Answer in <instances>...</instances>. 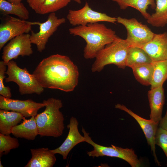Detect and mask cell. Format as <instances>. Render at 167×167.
I'll list each match as a JSON object with an SVG mask.
<instances>
[{"mask_svg": "<svg viewBox=\"0 0 167 167\" xmlns=\"http://www.w3.org/2000/svg\"><path fill=\"white\" fill-rule=\"evenodd\" d=\"M33 74L43 88L73 91L78 83L77 66L66 56L53 55L43 59Z\"/></svg>", "mask_w": 167, "mask_h": 167, "instance_id": "obj_1", "label": "cell"}, {"mask_svg": "<svg viewBox=\"0 0 167 167\" xmlns=\"http://www.w3.org/2000/svg\"><path fill=\"white\" fill-rule=\"evenodd\" d=\"M69 31L71 34L80 36L85 41L84 57L86 59L95 58L106 45L118 37L115 31L99 22L76 26Z\"/></svg>", "mask_w": 167, "mask_h": 167, "instance_id": "obj_2", "label": "cell"}, {"mask_svg": "<svg viewBox=\"0 0 167 167\" xmlns=\"http://www.w3.org/2000/svg\"><path fill=\"white\" fill-rule=\"evenodd\" d=\"M42 102L45 110L35 116L39 135L41 137L61 136L65 128L64 116L60 110L63 106L62 101L50 98Z\"/></svg>", "mask_w": 167, "mask_h": 167, "instance_id": "obj_3", "label": "cell"}, {"mask_svg": "<svg viewBox=\"0 0 167 167\" xmlns=\"http://www.w3.org/2000/svg\"><path fill=\"white\" fill-rule=\"evenodd\" d=\"M130 46L126 39L118 36L98 53L92 65V72H100L105 66L111 64L115 65L118 68L124 69L126 67V59Z\"/></svg>", "mask_w": 167, "mask_h": 167, "instance_id": "obj_4", "label": "cell"}, {"mask_svg": "<svg viewBox=\"0 0 167 167\" xmlns=\"http://www.w3.org/2000/svg\"><path fill=\"white\" fill-rule=\"evenodd\" d=\"M7 68L6 74L8 76L5 78L6 82H13L19 86L22 95L36 93L41 94L44 91L43 88L35 76L30 74L26 68H21L12 60L6 64Z\"/></svg>", "mask_w": 167, "mask_h": 167, "instance_id": "obj_5", "label": "cell"}, {"mask_svg": "<svg viewBox=\"0 0 167 167\" xmlns=\"http://www.w3.org/2000/svg\"><path fill=\"white\" fill-rule=\"evenodd\" d=\"M82 132L84 134V142L91 145L93 149L87 152L89 156L99 157L107 156L115 157L122 159L126 161L132 167H139L142 163L132 148H123L111 145V146L106 147L98 144L94 142L82 127Z\"/></svg>", "mask_w": 167, "mask_h": 167, "instance_id": "obj_6", "label": "cell"}, {"mask_svg": "<svg viewBox=\"0 0 167 167\" xmlns=\"http://www.w3.org/2000/svg\"><path fill=\"white\" fill-rule=\"evenodd\" d=\"M117 22L126 28L127 32L126 40L131 46L141 48L152 39L155 33L146 25L135 18L128 19L118 16Z\"/></svg>", "mask_w": 167, "mask_h": 167, "instance_id": "obj_7", "label": "cell"}, {"mask_svg": "<svg viewBox=\"0 0 167 167\" xmlns=\"http://www.w3.org/2000/svg\"><path fill=\"white\" fill-rule=\"evenodd\" d=\"M66 18L70 24L73 26L85 25L100 22L113 24L117 22V18L92 10L87 2L84 6L79 9L69 10Z\"/></svg>", "mask_w": 167, "mask_h": 167, "instance_id": "obj_8", "label": "cell"}, {"mask_svg": "<svg viewBox=\"0 0 167 167\" xmlns=\"http://www.w3.org/2000/svg\"><path fill=\"white\" fill-rule=\"evenodd\" d=\"M65 22V18H58L55 12L50 13L45 22H36V25L39 26V31L37 33L32 31L30 39L32 43L36 45L38 51L41 52L45 49L49 38Z\"/></svg>", "mask_w": 167, "mask_h": 167, "instance_id": "obj_9", "label": "cell"}, {"mask_svg": "<svg viewBox=\"0 0 167 167\" xmlns=\"http://www.w3.org/2000/svg\"><path fill=\"white\" fill-rule=\"evenodd\" d=\"M33 25H36V22L10 16L0 25V50L8 41L14 37L31 32Z\"/></svg>", "mask_w": 167, "mask_h": 167, "instance_id": "obj_10", "label": "cell"}, {"mask_svg": "<svg viewBox=\"0 0 167 167\" xmlns=\"http://www.w3.org/2000/svg\"><path fill=\"white\" fill-rule=\"evenodd\" d=\"M30 36L28 33L18 36L3 47L2 59L6 65L9 61L16 59L19 56H29L32 54Z\"/></svg>", "mask_w": 167, "mask_h": 167, "instance_id": "obj_11", "label": "cell"}, {"mask_svg": "<svg viewBox=\"0 0 167 167\" xmlns=\"http://www.w3.org/2000/svg\"><path fill=\"white\" fill-rule=\"evenodd\" d=\"M45 107L43 103H37L31 99L20 100L0 96V109L20 113L24 117L36 116L40 109Z\"/></svg>", "mask_w": 167, "mask_h": 167, "instance_id": "obj_12", "label": "cell"}, {"mask_svg": "<svg viewBox=\"0 0 167 167\" xmlns=\"http://www.w3.org/2000/svg\"><path fill=\"white\" fill-rule=\"evenodd\" d=\"M115 108L126 112L138 122L144 133L148 144L151 147L155 163L158 166H160L156 154L155 141V135L159 123L150 119L148 120L142 118L123 105L117 104L115 105Z\"/></svg>", "mask_w": 167, "mask_h": 167, "instance_id": "obj_13", "label": "cell"}, {"mask_svg": "<svg viewBox=\"0 0 167 167\" xmlns=\"http://www.w3.org/2000/svg\"><path fill=\"white\" fill-rule=\"evenodd\" d=\"M79 122L76 118L72 117L67 126L69 129L68 135L66 139L59 147L51 150L55 154L61 155L64 160L67 159V156L72 148L77 144L84 142V137L79 133L78 130Z\"/></svg>", "mask_w": 167, "mask_h": 167, "instance_id": "obj_14", "label": "cell"}, {"mask_svg": "<svg viewBox=\"0 0 167 167\" xmlns=\"http://www.w3.org/2000/svg\"><path fill=\"white\" fill-rule=\"evenodd\" d=\"M141 48L152 62L167 60V32L154 33L152 39Z\"/></svg>", "mask_w": 167, "mask_h": 167, "instance_id": "obj_15", "label": "cell"}, {"mask_svg": "<svg viewBox=\"0 0 167 167\" xmlns=\"http://www.w3.org/2000/svg\"><path fill=\"white\" fill-rule=\"evenodd\" d=\"M150 109V119L156 123L161 119L165 97L163 86L151 88L148 93Z\"/></svg>", "mask_w": 167, "mask_h": 167, "instance_id": "obj_16", "label": "cell"}, {"mask_svg": "<svg viewBox=\"0 0 167 167\" xmlns=\"http://www.w3.org/2000/svg\"><path fill=\"white\" fill-rule=\"evenodd\" d=\"M32 157L25 167H52L56 158L55 154L48 148L31 149Z\"/></svg>", "mask_w": 167, "mask_h": 167, "instance_id": "obj_17", "label": "cell"}, {"mask_svg": "<svg viewBox=\"0 0 167 167\" xmlns=\"http://www.w3.org/2000/svg\"><path fill=\"white\" fill-rule=\"evenodd\" d=\"M11 134L16 138H23L31 140H34L39 135L35 116H32L28 119L25 118L21 124L12 128Z\"/></svg>", "mask_w": 167, "mask_h": 167, "instance_id": "obj_18", "label": "cell"}, {"mask_svg": "<svg viewBox=\"0 0 167 167\" xmlns=\"http://www.w3.org/2000/svg\"><path fill=\"white\" fill-rule=\"evenodd\" d=\"M25 118L20 113L0 109V134L10 135L12 128Z\"/></svg>", "mask_w": 167, "mask_h": 167, "instance_id": "obj_19", "label": "cell"}, {"mask_svg": "<svg viewBox=\"0 0 167 167\" xmlns=\"http://www.w3.org/2000/svg\"><path fill=\"white\" fill-rule=\"evenodd\" d=\"M116 2L122 10H125L129 7L135 8L138 11L144 18L148 19L150 15L147 12L149 6L155 9L156 3L155 0H112Z\"/></svg>", "mask_w": 167, "mask_h": 167, "instance_id": "obj_20", "label": "cell"}, {"mask_svg": "<svg viewBox=\"0 0 167 167\" xmlns=\"http://www.w3.org/2000/svg\"><path fill=\"white\" fill-rule=\"evenodd\" d=\"M155 12L150 15L147 22L152 26L163 27L167 24V0H155Z\"/></svg>", "mask_w": 167, "mask_h": 167, "instance_id": "obj_21", "label": "cell"}, {"mask_svg": "<svg viewBox=\"0 0 167 167\" xmlns=\"http://www.w3.org/2000/svg\"><path fill=\"white\" fill-rule=\"evenodd\" d=\"M152 62L147 53L142 48L130 46L129 49L126 66L131 68Z\"/></svg>", "mask_w": 167, "mask_h": 167, "instance_id": "obj_22", "label": "cell"}, {"mask_svg": "<svg viewBox=\"0 0 167 167\" xmlns=\"http://www.w3.org/2000/svg\"><path fill=\"white\" fill-rule=\"evenodd\" d=\"M0 11L3 15H14L23 20H26L29 18V12L21 2L15 4L5 0H0Z\"/></svg>", "mask_w": 167, "mask_h": 167, "instance_id": "obj_23", "label": "cell"}, {"mask_svg": "<svg viewBox=\"0 0 167 167\" xmlns=\"http://www.w3.org/2000/svg\"><path fill=\"white\" fill-rule=\"evenodd\" d=\"M153 71L151 88L163 86L167 80V60L152 62Z\"/></svg>", "mask_w": 167, "mask_h": 167, "instance_id": "obj_24", "label": "cell"}, {"mask_svg": "<svg viewBox=\"0 0 167 167\" xmlns=\"http://www.w3.org/2000/svg\"><path fill=\"white\" fill-rule=\"evenodd\" d=\"M152 62L131 68L136 79L143 85L146 86L151 85L153 71Z\"/></svg>", "mask_w": 167, "mask_h": 167, "instance_id": "obj_25", "label": "cell"}, {"mask_svg": "<svg viewBox=\"0 0 167 167\" xmlns=\"http://www.w3.org/2000/svg\"><path fill=\"white\" fill-rule=\"evenodd\" d=\"M71 0H44L39 14L44 15L54 12L66 6Z\"/></svg>", "mask_w": 167, "mask_h": 167, "instance_id": "obj_26", "label": "cell"}, {"mask_svg": "<svg viewBox=\"0 0 167 167\" xmlns=\"http://www.w3.org/2000/svg\"><path fill=\"white\" fill-rule=\"evenodd\" d=\"M19 146L18 140L11 137L10 135L0 134V154L8 153L12 149L18 148Z\"/></svg>", "mask_w": 167, "mask_h": 167, "instance_id": "obj_27", "label": "cell"}, {"mask_svg": "<svg viewBox=\"0 0 167 167\" xmlns=\"http://www.w3.org/2000/svg\"><path fill=\"white\" fill-rule=\"evenodd\" d=\"M6 66L3 60L0 61V94L5 97L10 98L12 96L11 89L9 87L5 86L4 84Z\"/></svg>", "mask_w": 167, "mask_h": 167, "instance_id": "obj_28", "label": "cell"}, {"mask_svg": "<svg viewBox=\"0 0 167 167\" xmlns=\"http://www.w3.org/2000/svg\"><path fill=\"white\" fill-rule=\"evenodd\" d=\"M155 141V144L162 149L167 158V131L160 127H158Z\"/></svg>", "mask_w": 167, "mask_h": 167, "instance_id": "obj_29", "label": "cell"}, {"mask_svg": "<svg viewBox=\"0 0 167 167\" xmlns=\"http://www.w3.org/2000/svg\"><path fill=\"white\" fill-rule=\"evenodd\" d=\"M44 0H27L29 6L36 13L39 14L40 7Z\"/></svg>", "mask_w": 167, "mask_h": 167, "instance_id": "obj_30", "label": "cell"}, {"mask_svg": "<svg viewBox=\"0 0 167 167\" xmlns=\"http://www.w3.org/2000/svg\"><path fill=\"white\" fill-rule=\"evenodd\" d=\"M159 126L167 131V104L165 114L160 120Z\"/></svg>", "mask_w": 167, "mask_h": 167, "instance_id": "obj_31", "label": "cell"}, {"mask_svg": "<svg viewBox=\"0 0 167 167\" xmlns=\"http://www.w3.org/2000/svg\"><path fill=\"white\" fill-rule=\"evenodd\" d=\"M10 2L17 4L21 2V1L22 0H5Z\"/></svg>", "mask_w": 167, "mask_h": 167, "instance_id": "obj_32", "label": "cell"}, {"mask_svg": "<svg viewBox=\"0 0 167 167\" xmlns=\"http://www.w3.org/2000/svg\"><path fill=\"white\" fill-rule=\"evenodd\" d=\"M71 0L79 4H80L81 3V0Z\"/></svg>", "mask_w": 167, "mask_h": 167, "instance_id": "obj_33", "label": "cell"}, {"mask_svg": "<svg viewBox=\"0 0 167 167\" xmlns=\"http://www.w3.org/2000/svg\"><path fill=\"white\" fill-rule=\"evenodd\" d=\"M0 167H3V165H2V163H1V160H0Z\"/></svg>", "mask_w": 167, "mask_h": 167, "instance_id": "obj_34", "label": "cell"}]
</instances>
